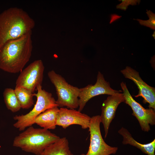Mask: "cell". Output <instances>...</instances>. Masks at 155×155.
<instances>
[{"label": "cell", "instance_id": "cell-1", "mask_svg": "<svg viewBox=\"0 0 155 155\" xmlns=\"http://www.w3.org/2000/svg\"><path fill=\"white\" fill-rule=\"evenodd\" d=\"M32 32L6 43L0 50V69L16 73L29 61L33 46Z\"/></svg>", "mask_w": 155, "mask_h": 155}, {"label": "cell", "instance_id": "cell-2", "mask_svg": "<svg viewBox=\"0 0 155 155\" xmlns=\"http://www.w3.org/2000/svg\"><path fill=\"white\" fill-rule=\"evenodd\" d=\"M35 22L22 8H9L0 14V50L8 42L32 32Z\"/></svg>", "mask_w": 155, "mask_h": 155}, {"label": "cell", "instance_id": "cell-3", "mask_svg": "<svg viewBox=\"0 0 155 155\" xmlns=\"http://www.w3.org/2000/svg\"><path fill=\"white\" fill-rule=\"evenodd\" d=\"M60 138L48 130L31 126L14 138L13 145L26 152L40 155Z\"/></svg>", "mask_w": 155, "mask_h": 155}, {"label": "cell", "instance_id": "cell-4", "mask_svg": "<svg viewBox=\"0 0 155 155\" xmlns=\"http://www.w3.org/2000/svg\"><path fill=\"white\" fill-rule=\"evenodd\" d=\"M36 90L37 93L34 94L36 97L37 100L33 109L26 114L16 115L13 117L16 122L13 126L20 131H24L35 124V118L40 113L48 109L58 107L52 94L42 89V85H38Z\"/></svg>", "mask_w": 155, "mask_h": 155}, {"label": "cell", "instance_id": "cell-5", "mask_svg": "<svg viewBox=\"0 0 155 155\" xmlns=\"http://www.w3.org/2000/svg\"><path fill=\"white\" fill-rule=\"evenodd\" d=\"M47 74L55 88L58 107L74 109L78 108L80 88L69 84L63 77L53 70L49 71Z\"/></svg>", "mask_w": 155, "mask_h": 155}, {"label": "cell", "instance_id": "cell-6", "mask_svg": "<svg viewBox=\"0 0 155 155\" xmlns=\"http://www.w3.org/2000/svg\"><path fill=\"white\" fill-rule=\"evenodd\" d=\"M100 115L91 117L88 128L90 135L88 150L86 154L80 155H109L117 152L118 148L109 146L103 139L100 130Z\"/></svg>", "mask_w": 155, "mask_h": 155}, {"label": "cell", "instance_id": "cell-7", "mask_svg": "<svg viewBox=\"0 0 155 155\" xmlns=\"http://www.w3.org/2000/svg\"><path fill=\"white\" fill-rule=\"evenodd\" d=\"M123 91L124 102L132 109V115L138 121L142 130L148 132L150 130V125L155 124V110L152 108H145L132 97L129 91L126 84L124 82L121 83Z\"/></svg>", "mask_w": 155, "mask_h": 155}, {"label": "cell", "instance_id": "cell-8", "mask_svg": "<svg viewBox=\"0 0 155 155\" xmlns=\"http://www.w3.org/2000/svg\"><path fill=\"white\" fill-rule=\"evenodd\" d=\"M44 69L41 60L34 61L21 71L16 80V87L24 88L34 93L38 85H42Z\"/></svg>", "mask_w": 155, "mask_h": 155}, {"label": "cell", "instance_id": "cell-9", "mask_svg": "<svg viewBox=\"0 0 155 155\" xmlns=\"http://www.w3.org/2000/svg\"><path fill=\"white\" fill-rule=\"evenodd\" d=\"M122 92L121 90H117L112 88L109 82L105 80L103 75L98 71L95 84H88L80 88L78 111H82L88 102L94 96L101 94L111 95Z\"/></svg>", "mask_w": 155, "mask_h": 155}, {"label": "cell", "instance_id": "cell-10", "mask_svg": "<svg viewBox=\"0 0 155 155\" xmlns=\"http://www.w3.org/2000/svg\"><path fill=\"white\" fill-rule=\"evenodd\" d=\"M124 77L133 81L137 86L139 91L138 94L135 96V97H142L144 103L149 104V108L155 110V88L146 84L142 79L139 73L131 67L127 66L121 71Z\"/></svg>", "mask_w": 155, "mask_h": 155}, {"label": "cell", "instance_id": "cell-11", "mask_svg": "<svg viewBox=\"0 0 155 155\" xmlns=\"http://www.w3.org/2000/svg\"><path fill=\"white\" fill-rule=\"evenodd\" d=\"M91 117L74 109L61 107L59 108L56 125L66 129L70 125H77L86 129L89 127Z\"/></svg>", "mask_w": 155, "mask_h": 155}, {"label": "cell", "instance_id": "cell-12", "mask_svg": "<svg viewBox=\"0 0 155 155\" xmlns=\"http://www.w3.org/2000/svg\"><path fill=\"white\" fill-rule=\"evenodd\" d=\"M125 101L123 93H120L109 95L103 102L100 117L101 123L104 127L105 138L108 135L110 124L115 117L118 106L121 103L124 102Z\"/></svg>", "mask_w": 155, "mask_h": 155}, {"label": "cell", "instance_id": "cell-13", "mask_svg": "<svg viewBox=\"0 0 155 155\" xmlns=\"http://www.w3.org/2000/svg\"><path fill=\"white\" fill-rule=\"evenodd\" d=\"M118 132L123 137L122 143L123 144H129L135 146L148 155H155V139L148 143L142 144L135 140L130 132L125 128L122 127Z\"/></svg>", "mask_w": 155, "mask_h": 155}, {"label": "cell", "instance_id": "cell-14", "mask_svg": "<svg viewBox=\"0 0 155 155\" xmlns=\"http://www.w3.org/2000/svg\"><path fill=\"white\" fill-rule=\"evenodd\" d=\"M59 110L57 106L46 110L36 117L35 124L46 129H55Z\"/></svg>", "mask_w": 155, "mask_h": 155}, {"label": "cell", "instance_id": "cell-15", "mask_svg": "<svg viewBox=\"0 0 155 155\" xmlns=\"http://www.w3.org/2000/svg\"><path fill=\"white\" fill-rule=\"evenodd\" d=\"M40 155H73L70 150L68 140L64 137L47 147Z\"/></svg>", "mask_w": 155, "mask_h": 155}, {"label": "cell", "instance_id": "cell-16", "mask_svg": "<svg viewBox=\"0 0 155 155\" xmlns=\"http://www.w3.org/2000/svg\"><path fill=\"white\" fill-rule=\"evenodd\" d=\"M14 91L21 108L28 109L34 104V93L23 88L15 87Z\"/></svg>", "mask_w": 155, "mask_h": 155}, {"label": "cell", "instance_id": "cell-17", "mask_svg": "<svg viewBox=\"0 0 155 155\" xmlns=\"http://www.w3.org/2000/svg\"><path fill=\"white\" fill-rule=\"evenodd\" d=\"M5 103L7 108L13 113L16 112L21 108L14 90L5 88L3 92Z\"/></svg>", "mask_w": 155, "mask_h": 155}, {"label": "cell", "instance_id": "cell-18", "mask_svg": "<svg viewBox=\"0 0 155 155\" xmlns=\"http://www.w3.org/2000/svg\"><path fill=\"white\" fill-rule=\"evenodd\" d=\"M146 13L149 18L148 20L136 19L142 25L148 27L154 30L155 29V14L150 10H147Z\"/></svg>", "mask_w": 155, "mask_h": 155}, {"label": "cell", "instance_id": "cell-19", "mask_svg": "<svg viewBox=\"0 0 155 155\" xmlns=\"http://www.w3.org/2000/svg\"><path fill=\"white\" fill-rule=\"evenodd\" d=\"M122 2L120 4L117 5V8L125 10L129 5H136L137 3H139L140 2V0H121Z\"/></svg>", "mask_w": 155, "mask_h": 155}, {"label": "cell", "instance_id": "cell-20", "mask_svg": "<svg viewBox=\"0 0 155 155\" xmlns=\"http://www.w3.org/2000/svg\"><path fill=\"white\" fill-rule=\"evenodd\" d=\"M152 36L154 37V39H155V31H154L153 32V34L152 35Z\"/></svg>", "mask_w": 155, "mask_h": 155}]
</instances>
